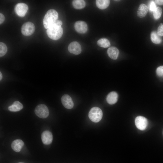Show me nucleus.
<instances>
[{
    "mask_svg": "<svg viewBox=\"0 0 163 163\" xmlns=\"http://www.w3.org/2000/svg\"><path fill=\"white\" fill-rule=\"evenodd\" d=\"M63 32L62 27L58 26L54 23L46 30V33L48 37L54 40L60 39L62 36Z\"/></svg>",
    "mask_w": 163,
    "mask_h": 163,
    "instance_id": "nucleus-1",
    "label": "nucleus"
},
{
    "mask_svg": "<svg viewBox=\"0 0 163 163\" xmlns=\"http://www.w3.org/2000/svg\"><path fill=\"white\" fill-rule=\"evenodd\" d=\"M58 14L55 10H49L45 15L43 20V24L44 27L47 29L51 26L58 18Z\"/></svg>",
    "mask_w": 163,
    "mask_h": 163,
    "instance_id": "nucleus-2",
    "label": "nucleus"
},
{
    "mask_svg": "<svg viewBox=\"0 0 163 163\" xmlns=\"http://www.w3.org/2000/svg\"><path fill=\"white\" fill-rule=\"evenodd\" d=\"M103 113L101 109L97 107H94L91 109L88 113L90 120L94 123H97L101 119Z\"/></svg>",
    "mask_w": 163,
    "mask_h": 163,
    "instance_id": "nucleus-3",
    "label": "nucleus"
},
{
    "mask_svg": "<svg viewBox=\"0 0 163 163\" xmlns=\"http://www.w3.org/2000/svg\"><path fill=\"white\" fill-rule=\"evenodd\" d=\"M35 114L39 117L45 118L49 115V112L47 106L43 104H40L37 105L35 109Z\"/></svg>",
    "mask_w": 163,
    "mask_h": 163,
    "instance_id": "nucleus-4",
    "label": "nucleus"
},
{
    "mask_svg": "<svg viewBox=\"0 0 163 163\" xmlns=\"http://www.w3.org/2000/svg\"><path fill=\"white\" fill-rule=\"evenodd\" d=\"M35 27L34 24L30 22L24 23L21 28L22 34L25 36H29L32 34L34 32Z\"/></svg>",
    "mask_w": 163,
    "mask_h": 163,
    "instance_id": "nucleus-5",
    "label": "nucleus"
},
{
    "mask_svg": "<svg viewBox=\"0 0 163 163\" xmlns=\"http://www.w3.org/2000/svg\"><path fill=\"white\" fill-rule=\"evenodd\" d=\"M28 10V6L26 4L22 3L17 4L14 8L16 13L21 17H23L25 15Z\"/></svg>",
    "mask_w": 163,
    "mask_h": 163,
    "instance_id": "nucleus-6",
    "label": "nucleus"
},
{
    "mask_svg": "<svg viewBox=\"0 0 163 163\" xmlns=\"http://www.w3.org/2000/svg\"><path fill=\"white\" fill-rule=\"evenodd\" d=\"M135 123L137 128L141 130L145 129L148 125V121L145 117L139 116L135 120Z\"/></svg>",
    "mask_w": 163,
    "mask_h": 163,
    "instance_id": "nucleus-7",
    "label": "nucleus"
},
{
    "mask_svg": "<svg viewBox=\"0 0 163 163\" xmlns=\"http://www.w3.org/2000/svg\"><path fill=\"white\" fill-rule=\"evenodd\" d=\"M68 49L69 52L75 55L79 54L82 51L80 45L78 42L76 41L70 43L69 45Z\"/></svg>",
    "mask_w": 163,
    "mask_h": 163,
    "instance_id": "nucleus-8",
    "label": "nucleus"
},
{
    "mask_svg": "<svg viewBox=\"0 0 163 163\" xmlns=\"http://www.w3.org/2000/svg\"><path fill=\"white\" fill-rule=\"evenodd\" d=\"M74 27L75 30L80 34L85 33L88 30L87 24L82 21H78L76 22L74 24Z\"/></svg>",
    "mask_w": 163,
    "mask_h": 163,
    "instance_id": "nucleus-9",
    "label": "nucleus"
},
{
    "mask_svg": "<svg viewBox=\"0 0 163 163\" xmlns=\"http://www.w3.org/2000/svg\"><path fill=\"white\" fill-rule=\"evenodd\" d=\"M61 102L66 108L71 109L73 108L74 103L71 97L69 95L65 94L61 98Z\"/></svg>",
    "mask_w": 163,
    "mask_h": 163,
    "instance_id": "nucleus-10",
    "label": "nucleus"
},
{
    "mask_svg": "<svg viewBox=\"0 0 163 163\" xmlns=\"http://www.w3.org/2000/svg\"><path fill=\"white\" fill-rule=\"evenodd\" d=\"M53 139L52 134L49 131H45L42 134V141L43 143L45 145L50 144L52 142Z\"/></svg>",
    "mask_w": 163,
    "mask_h": 163,
    "instance_id": "nucleus-11",
    "label": "nucleus"
},
{
    "mask_svg": "<svg viewBox=\"0 0 163 163\" xmlns=\"http://www.w3.org/2000/svg\"><path fill=\"white\" fill-rule=\"evenodd\" d=\"M24 142L21 139H16L13 141L11 144L12 149L15 152H19L24 145Z\"/></svg>",
    "mask_w": 163,
    "mask_h": 163,
    "instance_id": "nucleus-12",
    "label": "nucleus"
},
{
    "mask_svg": "<svg viewBox=\"0 0 163 163\" xmlns=\"http://www.w3.org/2000/svg\"><path fill=\"white\" fill-rule=\"evenodd\" d=\"M119 50L116 47L111 46L108 48L107 53L108 56L113 59H117L119 54Z\"/></svg>",
    "mask_w": 163,
    "mask_h": 163,
    "instance_id": "nucleus-13",
    "label": "nucleus"
},
{
    "mask_svg": "<svg viewBox=\"0 0 163 163\" xmlns=\"http://www.w3.org/2000/svg\"><path fill=\"white\" fill-rule=\"evenodd\" d=\"M118 95L115 91L110 92L107 95L106 100L107 102L110 104L116 103L117 101Z\"/></svg>",
    "mask_w": 163,
    "mask_h": 163,
    "instance_id": "nucleus-14",
    "label": "nucleus"
},
{
    "mask_svg": "<svg viewBox=\"0 0 163 163\" xmlns=\"http://www.w3.org/2000/svg\"><path fill=\"white\" fill-rule=\"evenodd\" d=\"M148 8L147 5L144 4L140 5L138 8L137 14L138 17L140 18L144 17L147 14Z\"/></svg>",
    "mask_w": 163,
    "mask_h": 163,
    "instance_id": "nucleus-15",
    "label": "nucleus"
},
{
    "mask_svg": "<svg viewBox=\"0 0 163 163\" xmlns=\"http://www.w3.org/2000/svg\"><path fill=\"white\" fill-rule=\"evenodd\" d=\"M23 108V105L18 101H14L11 105L8 107L9 110L12 112H17L21 110Z\"/></svg>",
    "mask_w": 163,
    "mask_h": 163,
    "instance_id": "nucleus-16",
    "label": "nucleus"
},
{
    "mask_svg": "<svg viewBox=\"0 0 163 163\" xmlns=\"http://www.w3.org/2000/svg\"><path fill=\"white\" fill-rule=\"evenodd\" d=\"M110 3L108 0H97L96 4L97 7L100 9H104L107 8Z\"/></svg>",
    "mask_w": 163,
    "mask_h": 163,
    "instance_id": "nucleus-17",
    "label": "nucleus"
},
{
    "mask_svg": "<svg viewBox=\"0 0 163 163\" xmlns=\"http://www.w3.org/2000/svg\"><path fill=\"white\" fill-rule=\"evenodd\" d=\"M73 7L76 9H81L85 6V2L82 0H75L72 2Z\"/></svg>",
    "mask_w": 163,
    "mask_h": 163,
    "instance_id": "nucleus-18",
    "label": "nucleus"
},
{
    "mask_svg": "<svg viewBox=\"0 0 163 163\" xmlns=\"http://www.w3.org/2000/svg\"><path fill=\"white\" fill-rule=\"evenodd\" d=\"M151 39L152 42L156 44L160 43L161 41V39L155 31L152 32L151 34Z\"/></svg>",
    "mask_w": 163,
    "mask_h": 163,
    "instance_id": "nucleus-19",
    "label": "nucleus"
},
{
    "mask_svg": "<svg viewBox=\"0 0 163 163\" xmlns=\"http://www.w3.org/2000/svg\"><path fill=\"white\" fill-rule=\"evenodd\" d=\"M97 43L99 46L103 48H107L110 46V43L108 40L104 38L99 40Z\"/></svg>",
    "mask_w": 163,
    "mask_h": 163,
    "instance_id": "nucleus-20",
    "label": "nucleus"
},
{
    "mask_svg": "<svg viewBox=\"0 0 163 163\" xmlns=\"http://www.w3.org/2000/svg\"><path fill=\"white\" fill-rule=\"evenodd\" d=\"M153 15L154 18L155 19H159L161 16L162 9L161 8L159 7H157L153 12Z\"/></svg>",
    "mask_w": 163,
    "mask_h": 163,
    "instance_id": "nucleus-21",
    "label": "nucleus"
},
{
    "mask_svg": "<svg viewBox=\"0 0 163 163\" xmlns=\"http://www.w3.org/2000/svg\"><path fill=\"white\" fill-rule=\"evenodd\" d=\"M7 47L6 44L2 42L0 43V56H4L7 51Z\"/></svg>",
    "mask_w": 163,
    "mask_h": 163,
    "instance_id": "nucleus-22",
    "label": "nucleus"
},
{
    "mask_svg": "<svg viewBox=\"0 0 163 163\" xmlns=\"http://www.w3.org/2000/svg\"><path fill=\"white\" fill-rule=\"evenodd\" d=\"M156 73L158 76L163 78V66L158 67L156 70Z\"/></svg>",
    "mask_w": 163,
    "mask_h": 163,
    "instance_id": "nucleus-23",
    "label": "nucleus"
},
{
    "mask_svg": "<svg viewBox=\"0 0 163 163\" xmlns=\"http://www.w3.org/2000/svg\"><path fill=\"white\" fill-rule=\"evenodd\" d=\"M156 5L153 1H151L149 4V8L151 11L153 12L156 9Z\"/></svg>",
    "mask_w": 163,
    "mask_h": 163,
    "instance_id": "nucleus-24",
    "label": "nucleus"
},
{
    "mask_svg": "<svg viewBox=\"0 0 163 163\" xmlns=\"http://www.w3.org/2000/svg\"><path fill=\"white\" fill-rule=\"evenodd\" d=\"M157 33L160 36H163V24H160L158 28Z\"/></svg>",
    "mask_w": 163,
    "mask_h": 163,
    "instance_id": "nucleus-25",
    "label": "nucleus"
},
{
    "mask_svg": "<svg viewBox=\"0 0 163 163\" xmlns=\"http://www.w3.org/2000/svg\"><path fill=\"white\" fill-rule=\"evenodd\" d=\"M5 17L4 15L1 13H0V24H2L4 21Z\"/></svg>",
    "mask_w": 163,
    "mask_h": 163,
    "instance_id": "nucleus-26",
    "label": "nucleus"
},
{
    "mask_svg": "<svg viewBox=\"0 0 163 163\" xmlns=\"http://www.w3.org/2000/svg\"><path fill=\"white\" fill-rule=\"evenodd\" d=\"M54 23L56 25L59 26H61L62 24V22L61 21L58 20H56Z\"/></svg>",
    "mask_w": 163,
    "mask_h": 163,
    "instance_id": "nucleus-27",
    "label": "nucleus"
},
{
    "mask_svg": "<svg viewBox=\"0 0 163 163\" xmlns=\"http://www.w3.org/2000/svg\"><path fill=\"white\" fill-rule=\"evenodd\" d=\"M155 2L159 5H163V0H156Z\"/></svg>",
    "mask_w": 163,
    "mask_h": 163,
    "instance_id": "nucleus-28",
    "label": "nucleus"
},
{
    "mask_svg": "<svg viewBox=\"0 0 163 163\" xmlns=\"http://www.w3.org/2000/svg\"><path fill=\"white\" fill-rule=\"evenodd\" d=\"M2 74L1 72H0V81L2 80Z\"/></svg>",
    "mask_w": 163,
    "mask_h": 163,
    "instance_id": "nucleus-29",
    "label": "nucleus"
},
{
    "mask_svg": "<svg viewBox=\"0 0 163 163\" xmlns=\"http://www.w3.org/2000/svg\"><path fill=\"white\" fill-rule=\"evenodd\" d=\"M18 163H23V162H18Z\"/></svg>",
    "mask_w": 163,
    "mask_h": 163,
    "instance_id": "nucleus-30",
    "label": "nucleus"
}]
</instances>
